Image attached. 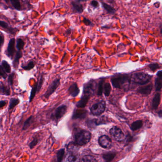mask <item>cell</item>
Segmentation results:
<instances>
[{
	"label": "cell",
	"mask_w": 162,
	"mask_h": 162,
	"mask_svg": "<svg viewBox=\"0 0 162 162\" xmlns=\"http://www.w3.org/2000/svg\"><path fill=\"white\" fill-rule=\"evenodd\" d=\"M155 89L156 91L161 90L162 88V79L160 77H157L155 79Z\"/></svg>",
	"instance_id": "cell-22"
},
{
	"label": "cell",
	"mask_w": 162,
	"mask_h": 162,
	"mask_svg": "<svg viewBox=\"0 0 162 162\" xmlns=\"http://www.w3.org/2000/svg\"><path fill=\"white\" fill-rule=\"evenodd\" d=\"M6 101H0V109L4 107L5 105H6Z\"/></svg>",
	"instance_id": "cell-43"
},
{
	"label": "cell",
	"mask_w": 162,
	"mask_h": 162,
	"mask_svg": "<svg viewBox=\"0 0 162 162\" xmlns=\"http://www.w3.org/2000/svg\"><path fill=\"white\" fill-rule=\"evenodd\" d=\"M32 121H33V116H30V117L24 123V125H23V130H26L31 125L32 123Z\"/></svg>",
	"instance_id": "cell-29"
},
{
	"label": "cell",
	"mask_w": 162,
	"mask_h": 162,
	"mask_svg": "<svg viewBox=\"0 0 162 162\" xmlns=\"http://www.w3.org/2000/svg\"><path fill=\"white\" fill-rule=\"evenodd\" d=\"M106 103L105 101H101L94 104L91 108V112L94 116H100L105 111Z\"/></svg>",
	"instance_id": "cell-4"
},
{
	"label": "cell",
	"mask_w": 162,
	"mask_h": 162,
	"mask_svg": "<svg viewBox=\"0 0 162 162\" xmlns=\"http://www.w3.org/2000/svg\"><path fill=\"white\" fill-rule=\"evenodd\" d=\"M68 92L71 96L74 97L77 96L80 93V90L78 88L77 83H73L70 86L68 90Z\"/></svg>",
	"instance_id": "cell-13"
},
{
	"label": "cell",
	"mask_w": 162,
	"mask_h": 162,
	"mask_svg": "<svg viewBox=\"0 0 162 162\" xmlns=\"http://www.w3.org/2000/svg\"><path fill=\"white\" fill-rule=\"evenodd\" d=\"M80 158L79 155L75 152H70L68 154L65 159V162H79Z\"/></svg>",
	"instance_id": "cell-12"
},
{
	"label": "cell",
	"mask_w": 162,
	"mask_h": 162,
	"mask_svg": "<svg viewBox=\"0 0 162 162\" xmlns=\"http://www.w3.org/2000/svg\"><path fill=\"white\" fill-rule=\"evenodd\" d=\"M0 76H2L4 79H6L7 77L6 72L2 68V66H0Z\"/></svg>",
	"instance_id": "cell-36"
},
{
	"label": "cell",
	"mask_w": 162,
	"mask_h": 162,
	"mask_svg": "<svg viewBox=\"0 0 162 162\" xmlns=\"http://www.w3.org/2000/svg\"></svg>",
	"instance_id": "cell-50"
},
{
	"label": "cell",
	"mask_w": 162,
	"mask_h": 162,
	"mask_svg": "<svg viewBox=\"0 0 162 162\" xmlns=\"http://www.w3.org/2000/svg\"><path fill=\"white\" fill-rule=\"evenodd\" d=\"M153 84L151 83V84H148V85H146V86L139 88L137 91L138 93L142 95L147 96L150 94L151 92L153 89Z\"/></svg>",
	"instance_id": "cell-10"
},
{
	"label": "cell",
	"mask_w": 162,
	"mask_h": 162,
	"mask_svg": "<svg viewBox=\"0 0 162 162\" xmlns=\"http://www.w3.org/2000/svg\"><path fill=\"white\" fill-rule=\"evenodd\" d=\"M35 67L34 63L33 61H30L25 66H22V68L25 70H30Z\"/></svg>",
	"instance_id": "cell-34"
},
{
	"label": "cell",
	"mask_w": 162,
	"mask_h": 162,
	"mask_svg": "<svg viewBox=\"0 0 162 162\" xmlns=\"http://www.w3.org/2000/svg\"><path fill=\"white\" fill-rule=\"evenodd\" d=\"M72 7L73 8L74 12L75 13L81 14L83 11V6L82 4H81L80 2H78L77 1H72L71 2Z\"/></svg>",
	"instance_id": "cell-15"
},
{
	"label": "cell",
	"mask_w": 162,
	"mask_h": 162,
	"mask_svg": "<svg viewBox=\"0 0 162 162\" xmlns=\"http://www.w3.org/2000/svg\"><path fill=\"white\" fill-rule=\"evenodd\" d=\"M143 122L140 120L136 121L131 124L130 126V129L133 131H136L138 130L139 129H141L143 126Z\"/></svg>",
	"instance_id": "cell-19"
},
{
	"label": "cell",
	"mask_w": 162,
	"mask_h": 162,
	"mask_svg": "<svg viewBox=\"0 0 162 162\" xmlns=\"http://www.w3.org/2000/svg\"><path fill=\"white\" fill-rule=\"evenodd\" d=\"M109 1V2H110V3H113V2H114V0H108Z\"/></svg>",
	"instance_id": "cell-49"
},
{
	"label": "cell",
	"mask_w": 162,
	"mask_h": 162,
	"mask_svg": "<svg viewBox=\"0 0 162 162\" xmlns=\"http://www.w3.org/2000/svg\"><path fill=\"white\" fill-rule=\"evenodd\" d=\"M98 141L101 147L104 148H110L112 145L111 139L106 135H103L100 137Z\"/></svg>",
	"instance_id": "cell-9"
},
{
	"label": "cell",
	"mask_w": 162,
	"mask_h": 162,
	"mask_svg": "<svg viewBox=\"0 0 162 162\" xmlns=\"http://www.w3.org/2000/svg\"><path fill=\"white\" fill-rule=\"evenodd\" d=\"M2 68L5 70V71L6 73H10L11 71V68H10V64L8 63L6 61H3L2 62Z\"/></svg>",
	"instance_id": "cell-32"
},
{
	"label": "cell",
	"mask_w": 162,
	"mask_h": 162,
	"mask_svg": "<svg viewBox=\"0 0 162 162\" xmlns=\"http://www.w3.org/2000/svg\"><path fill=\"white\" fill-rule=\"evenodd\" d=\"M160 100H161V94L160 93H156L154 96L152 102V108L153 109H157L160 104Z\"/></svg>",
	"instance_id": "cell-17"
},
{
	"label": "cell",
	"mask_w": 162,
	"mask_h": 162,
	"mask_svg": "<svg viewBox=\"0 0 162 162\" xmlns=\"http://www.w3.org/2000/svg\"><path fill=\"white\" fill-rule=\"evenodd\" d=\"M81 162H98V161L92 156L87 155L83 157Z\"/></svg>",
	"instance_id": "cell-27"
},
{
	"label": "cell",
	"mask_w": 162,
	"mask_h": 162,
	"mask_svg": "<svg viewBox=\"0 0 162 162\" xmlns=\"http://www.w3.org/2000/svg\"><path fill=\"white\" fill-rule=\"evenodd\" d=\"M90 98L88 97L82 95V98L76 103V106L77 108H83L86 106L89 101Z\"/></svg>",
	"instance_id": "cell-16"
},
{
	"label": "cell",
	"mask_w": 162,
	"mask_h": 162,
	"mask_svg": "<svg viewBox=\"0 0 162 162\" xmlns=\"http://www.w3.org/2000/svg\"><path fill=\"white\" fill-rule=\"evenodd\" d=\"M64 149H61L57 151L56 154V159H57V162H62L64 156Z\"/></svg>",
	"instance_id": "cell-26"
},
{
	"label": "cell",
	"mask_w": 162,
	"mask_h": 162,
	"mask_svg": "<svg viewBox=\"0 0 162 162\" xmlns=\"http://www.w3.org/2000/svg\"><path fill=\"white\" fill-rule=\"evenodd\" d=\"M40 90L39 88V86H38V83H36V84L32 88V90H31V94H30V99H29V102H32L33 99L34 98L36 94L37 91H39Z\"/></svg>",
	"instance_id": "cell-23"
},
{
	"label": "cell",
	"mask_w": 162,
	"mask_h": 162,
	"mask_svg": "<svg viewBox=\"0 0 162 162\" xmlns=\"http://www.w3.org/2000/svg\"><path fill=\"white\" fill-rule=\"evenodd\" d=\"M160 33H161V35H162V24L160 26Z\"/></svg>",
	"instance_id": "cell-48"
},
{
	"label": "cell",
	"mask_w": 162,
	"mask_h": 162,
	"mask_svg": "<svg viewBox=\"0 0 162 162\" xmlns=\"http://www.w3.org/2000/svg\"><path fill=\"white\" fill-rule=\"evenodd\" d=\"M39 142V139H37V137L34 138L32 141L29 143V147L31 149L33 148L37 144V143Z\"/></svg>",
	"instance_id": "cell-37"
},
{
	"label": "cell",
	"mask_w": 162,
	"mask_h": 162,
	"mask_svg": "<svg viewBox=\"0 0 162 162\" xmlns=\"http://www.w3.org/2000/svg\"><path fill=\"white\" fill-rule=\"evenodd\" d=\"M116 153L114 152H108L103 155V159L106 162H110L115 157Z\"/></svg>",
	"instance_id": "cell-20"
},
{
	"label": "cell",
	"mask_w": 162,
	"mask_h": 162,
	"mask_svg": "<svg viewBox=\"0 0 162 162\" xmlns=\"http://www.w3.org/2000/svg\"><path fill=\"white\" fill-rule=\"evenodd\" d=\"M87 114V111L85 110H76L74 111L72 118L73 120L84 119Z\"/></svg>",
	"instance_id": "cell-11"
},
{
	"label": "cell",
	"mask_w": 162,
	"mask_h": 162,
	"mask_svg": "<svg viewBox=\"0 0 162 162\" xmlns=\"http://www.w3.org/2000/svg\"><path fill=\"white\" fill-rule=\"evenodd\" d=\"M91 4L94 8H97L99 6V2L97 1H96V0H93L91 2Z\"/></svg>",
	"instance_id": "cell-40"
},
{
	"label": "cell",
	"mask_w": 162,
	"mask_h": 162,
	"mask_svg": "<svg viewBox=\"0 0 162 162\" xmlns=\"http://www.w3.org/2000/svg\"><path fill=\"white\" fill-rule=\"evenodd\" d=\"M22 53L21 51L18 50L17 53L16 54L14 60V68H17L19 64V60L20 58L22 57Z\"/></svg>",
	"instance_id": "cell-25"
},
{
	"label": "cell",
	"mask_w": 162,
	"mask_h": 162,
	"mask_svg": "<svg viewBox=\"0 0 162 162\" xmlns=\"http://www.w3.org/2000/svg\"><path fill=\"white\" fill-rule=\"evenodd\" d=\"M111 83L114 87L127 91L130 83V78L128 75H119L111 79Z\"/></svg>",
	"instance_id": "cell-1"
},
{
	"label": "cell",
	"mask_w": 162,
	"mask_h": 162,
	"mask_svg": "<svg viewBox=\"0 0 162 162\" xmlns=\"http://www.w3.org/2000/svg\"><path fill=\"white\" fill-rule=\"evenodd\" d=\"M0 26L3 27V28L7 29L8 28V25L6 22H3L2 21H0Z\"/></svg>",
	"instance_id": "cell-42"
},
{
	"label": "cell",
	"mask_w": 162,
	"mask_h": 162,
	"mask_svg": "<svg viewBox=\"0 0 162 162\" xmlns=\"http://www.w3.org/2000/svg\"><path fill=\"white\" fill-rule=\"evenodd\" d=\"M24 45L25 44H24V42L23 41V40L21 39H18L17 40L16 47H17L18 50L21 51V49H23Z\"/></svg>",
	"instance_id": "cell-31"
},
{
	"label": "cell",
	"mask_w": 162,
	"mask_h": 162,
	"mask_svg": "<svg viewBox=\"0 0 162 162\" xmlns=\"http://www.w3.org/2000/svg\"><path fill=\"white\" fill-rule=\"evenodd\" d=\"M157 114H158V116L159 117L162 118V110H159Z\"/></svg>",
	"instance_id": "cell-46"
},
{
	"label": "cell",
	"mask_w": 162,
	"mask_h": 162,
	"mask_svg": "<svg viewBox=\"0 0 162 162\" xmlns=\"http://www.w3.org/2000/svg\"><path fill=\"white\" fill-rule=\"evenodd\" d=\"M110 135L111 136L118 142H122L125 140V135L120 128L114 126L110 129Z\"/></svg>",
	"instance_id": "cell-5"
},
{
	"label": "cell",
	"mask_w": 162,
	"mask_h": 162,
	"mask_svg": "<svg viewBox=\"0 0 162 162\" xmlns=\"http://www.w3.org/2000/svg\"><path fill=\"white\" fill-rule=\"evenodd\" d=\"M3 42H4V39L3 37L0 35V48L3 45Z\"/></svg>",
	"instance_id": "cell-44"
},
{
	"label": "cell",
	"mask_w": 162,
	"mask_h": 162,
	"mask_svg": "<svg viewBox=\"0 0 162 162\" xmlns=\"http://www.w3.org/2000/svg\"><path fill=\"white\" fill-rule=\"evenodd\" d=\"M95 88L96 84L94 81H90L89 82L84 84L83 95L90 98L94 94Z\"/></svg>",
	"instance_id": "cell-6"
},
{
	"label": "cell",
	"mask_w": 162,
	"mask_h": 162,
	"mask_svg": "<svg viewBox=\"0 0 162 162\" xmlns=\"http://www.w3.org/2000/svg\"><path fill=\"white\" fill-rule=\"evenodd\" d=\"M77 1L78 2H86L88 1H89V0H77Z\"/></svg>",
	"instance_id": "cell-47"
},
{
	"label": "cell",
	"mask_w": 162,
	"mask_h": 162,
	"mask_svg": "<svg viewBox=\"0 0 162 162\" xmlns=\"http://www.w3.org/2000/svg\"><path fill=\"white\" fill-rule=\"evenodd\" d=\"M149 68L151 71L153 72H155L156 70L160 68L161 67L159 66V64L157 63H153L151 64H149L148 66Z\"/></svg>",
	"instance_id": "cell-35"
},
{
	"label": "cell",
	"mask_w": 162,
	"mask_h": 162,
	"mask_svg": "<svg viewBox=\"0 0 162 162\" xmlns=\"http://www.w3.org/2000/svg\"><path fill=\"white\" fill-rule=\"evenodd\" d=\"M60 80L59 78H57L54 80L49 85L43 96L46 99L49 98L50 95H51L56 91V89L60 85Z\"/></svg>",
	"instance_id": "cell-8"
},
{
	"label": "cell",
	"mask_w": 162,
	"mask_h": 162,
	"mask_svg": "<svg viewBox=\"0 0 162 162\" xmlns=\"http://www.w3.org/2000/svg\"><path fill=\"white\" fill-rule=\"evenodd\" d=\"M156 75H157L158 77H160V78H162V70L158 71L157 73V74H156Z\"/></svg>",
	"instance_id": "cell-45"
},
{
	"label": "cell",
	"mask_w": 162,
	"mask_h": 162,
	"mask_svg": "<svg viewBox=\"0 0 162 162\" xmlns=\"http://www.w3.org/2000/svg\"><path fill=\"white\" fill-rule=\"evenodd\" d=\"M67 109L68 107L66 105H62L59 106L51 116V118L55 121H58L66 114Z\"/></svg>",
	"instance_id": "cell-7"
},
{
	"label": "cell",
	"mask_w": 162,
	"mask_h": 162,
	"mask_svg": "<svg viewBox=\"0 0 162 162\" xmlns=\"http://www.w3.org/2000/svg\"><path fill=\"white\" fill-rule=\"evenodd\" d=\"M0 94L6 96L10 95L9 88L2 83H0Z\"/></svg>",
	"instance_id": "cell-18"
},
{
	"label": "cell",
	"mask_w": 162,
	"mask_h": 162,
	"mask_svg": "<svg viewBox=\"0 0 162 162\" xmlns=\"http://www.w3.org/2000/svg\"><path fill=\"white\" fill-rule=\"evenodd\" d=\"M14 74H12L10 75L9 77V82L10 84H13V82H14Z\"/></svg>",
	"instance_id": "cell-41"
},
{
	"label": "cell",
	"mask_w": 162,
	"mask_h": 162,
	"mask_svg": "<svg viewBox=\"0 0 162 162\" xmlns=\"http://www.w3.org/2000/svg\"><path fill=\"white\" fill-rule=\"evenodd\" d=\"M11 3L13 6L16 9L20 10L21 8V5L20 4V2L19 0H10Z\"/></svg>",
	"instance_id": "cell-33"
},
{
	"label": "cell",
	"mask_w": 162,
	"mask_h": 162,
	"mask_svg": "<svg viewBox=\"0 0 162 162\" xmlns=\"http://www.w3.org/2000/svg\"><path fill=\"white\" fill-rule=\"evenodd\" d=\"M83 22L85 24V25H87V26H91V25H93L92 22L87 18H83Z\"/></svg>",
	"instance_id": "cell-39"
},
{
	"label": "cell",
	"mask_w": 162,
	"mask_h": 162,
	"mask_svg": "<svg viewBox=\"0 0 162 162\" xmlns=\"http://www.w3.org/2000/svg\"><path fill=\"white\" fill-rule=\"evenodd\" d=\"M20 102V100L16 98H12L10 99V102L9 109H13L16 106H17Z\"/></svg>",
	"instance_id": "cell-28"
},
{
	"label": "cell",
	"mask_w": 162,
	"mask_h": 162,
	"mask_svg": "<svg viewBox=\"0 0 162 162\" xmlns=\"http://www.w3.org/2000/svg\"><path fill=\"white\" fill-rule=\"evenodd\" d=\"M111 90V85L109 83H107L104 84L103 86V92L106 97H108L110 94Z\"/></svg>",
	"instance_id": "cell-24"
},
{
	"label": "cell",
	"mask_w": 162,
	"mask_h": 162,
	"mask_svg": "<svg viewBox=\"0 0 162 162\" xmlns=\"http://www.w3.org/2000/svg\"><path fill=\"white\" fill-rule=\"evenodd\" d=\"M88 126L89 127L93 128L97 126L96 122V119L94 120H88L87 122Z\"/></svg>",
	"instance_id": "cell-38"
},
{
	"label": "cell",
	"mask_w": 162,
	"mask_h": 162,
	"mask_svg": "<svg viewBox=\"0 0 162 162\" xmlns=\"http://www.w3.org/2000/svg\"><path fill=\"white\" fill-rule=\"evenodd\" d=\"M103 80H101L99 82L98 84V90H97V95L99 96H101L103 93Z\"/></svg>",
	"instance_id": "cell-30"
},
{
	"label": "cell",
	"mask_w": 162,
	"mask_h": 162,
	"mask_svg": "<svg viewBox=\"0 0 162 162\" xmlns=\"http://www.w3.org/2000/svg\"><path fill=\"white\" fill-rule=\"evenodd\" d=\"M91 134L86 130H81L75 136V140L78 145H83L87 144L90 141Z\"/></svg>",
	"instance_id": "cell-3"
},
{
	"label": "cell",
	"mask_w": 162,
	"mask_h": 162,
	"mask_svg": "<svg viewBox=\"0 0 162 162\" xmlns=\"http://www.w3.org/2000/svg\"><path fill=\"white\" fill-rule=\"evenodd\" d=\"M102 2V5L103 7V8L107 11V13L110 14H114L116 12V10L114 8L112 7L111 6H110L109 4H107L105 2Z\"/></svg>",
	"instance_id": "cell-21"
},
{
	"label": "cell",
	"mask_w": 162,
	"mask_h": 162,
	"mask_svg": "<svg viewBox=\"0 0 162 162\" xmlns=\"http://www.w3.org/2000/svg\"><path fill=\"white\" fill-rule=\"evenodd\" d=\"M15 41L14 39H12L10 40L8 46L7 50V54L9 57H13L15 51Z\"/></svg>",
	"instance_id": "cell-14"
},
{
	"label": "cell",
	"mask_w": 162,
	"mask_h": 162,
	"mask_svg": "<svg viewBox=\"0 0 162 162\" xmlns=\"http://www.w3.org/2000/svg\"><path fill=\"white\" fill-rule=\"evenodd\" d=\"M152 75L144 72L135 73L132 75V81L138 85H145L149 82Z\"/></svg>",
	"instance_id": "cell-2"
}]
</instances>
